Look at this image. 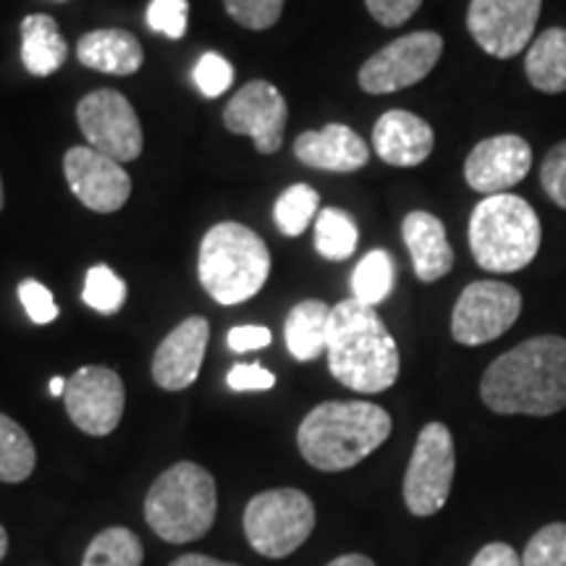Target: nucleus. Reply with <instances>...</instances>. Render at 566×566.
Masks as SVG:
<instances>
[{"mask_svg": "<svg viewBox=\"0 0 566 566\" xmlns=\"http://www.w3.org/2000/svg\"><path fill=\"white\" fill-rule=\"evenodd\" d=\"M443 38L438 32H412L388 42L363 63L357 80L370 95H388L422 82L441 61Z\"/></svg>", "mask_w": 566, "mask_h": 566, "instance_id": "obj_9", "label": "nucleus"}, {"mask_svg": "<svg viewBox=\"0 0 566 566\" xmlns=\"http://www.w3.org/2000/svg\"><path fill=\"white\" fill-rule=\"evenodd\" d=\"M317 208H321V195L307 184H294L275 202V226L286 237H300V233L307 231L310 223H315L317 212H321Z\"/></svg>", "mask_w": 566, "mask_h": 566, "instance_id": "obj_29", "label": "nucleus"}, {"mask_svg": "<svg viewBox=\"0 0 566 566\" xmlns=\"http://www.w3.org/2000/svg\"><path fill=\"white\" fill-rule=\"evenodd\" d=\"M315 530V504L296 488L258 493L244 509V535L265 558L292 556Z\"/></svg>", "mask_w": 566, "mask_h": 566, "instance_id": "obj_7", "label": "nucleus"}, {"mask_svg": "<svg viewBox=\"0 0 566 566\" xmlns=\"http://www.w3.org/2000/svg\"><path fill=\"white\" fill-rule=\"evenodd\" d=\"M226 384L231 391H268L275 386V375L258 363L233 365L226 375Z\"/></svg>", "mask_w": 566, "mask_h": 566, "instance_id": "obj_38", "label": "nucleus"}, {"mask_svg": "<svg viewBox=\"0 0 566 566\" xmlns=\"http://www.w3.org/2000/svg\"><path fill=\"white\" fill-rule=\"evenodd\" d=\"M38 464L32 438L19 422L0 415V483H24Z\"/></svg>", "mask_w": 566, "mask_h": 566, "instance_id": "obj_26", "label": "nucleus"}, {"mask_svg": "<svg viewBox=\"0 0 566 566\" xmlns=\"http://www.w3.org/2000/svg\"><path fill=\"white\" fill-rule=\"evenodd\" d=\"M229 17L247 30L263 32L271 30L275 21L281 19L283 3L286 0H223Z\"/></svg>", "mask_w": 566, "mask_h": 566, "instance_id": "obj_32", "label": "nucleus"}, {"mask_svg": "<svg viewBox=\"0 0 566 566\" xmlns=\"http://www.w3.org/2000/svg\"><path fill=\"white\" fill-rule=\"evenodd\" d=\"M273 342L271 331L265 325H237V328L229 331L226 336V344H229L231 352H254V349H265L268 344Z\"/></svg>", "mask_w": 566, "mask_h": 566, "instance_id": "obj_39", "label": "nucleus"}, {"mask_svg": "<svg viewBox=\"0 0 566 566\" xmlns=\"http://www.w3.org/2000/svg\"><path fill=\"white\" fill-rule=\"evenodd\" d=\"M527 82L537 92L562 95L566 92V30L551 27L530 42L525 55Z\"/></svg>", "mask_w": 566, "mask_h": 566, "instance_id": "obj_23", "label": "nucleus"}, {"mask_svg": "<svg viewBox=\"0 0 566 566\" xmlns=\"http://www.w3.org/2000/svg\"><path fill=\"white\" fill-rule=\"evenodd\" d=\"M533 168V147L520 134H495L478 142L464 160V179L470 189L493 197L520 184Z\"/></svg>", "mask_w": 566, "mask_h": 566, "instance_id": "obj_16", "label": "nucleus"}, {"mask_svg": "<svg viewBox=\"0 0 566 566\" xmlns=\"http://www.w3.org/2000/svg\"><path fill=\"white\" fill-rule=\"evenodd\" d=\"M202 289L218 304H242L265 286L271 275V252L260 233L242 223H218L205 233L200 244Z\"/></svg>", "mask_w": 566, "mask_h": 566, "instance_id": "obj_5", "label": "nucleus"}, {"mask_svg": "<svg viewBox=\"0 0 566 566\" xmlns=\"http://www.w3.org/2000/svg\"><path fill=\"white\" fill-rule=\"evenodd\" d=\"M359 242V229L354 218L342 208H325L315 218V250L325 260H349Z\"/></svg>", "mask_w": 566, "mask_h": 566, "instance_id": "obj_27", "label": "nucleus"}, {"mask_svg": "<svg viewBox=\"0 0 566 566\" xmlns=\"http://www.w3.org/2000/svg\"><path fill=\"white\" fill-rule=\"evenodd\" d=\"M195 84L205 97H221L233 84V66L223 55L205 53L195 66Z\"/></svg>", "mask_w": 566, "mask_h": 566, "instance_id": "obj_33", "label": "nucleus"}, {"mask_svg": "<svg viewBox=\"0 0 566 566\" xmlns=\"http://www.w3.org/2000/svg\"><path fill=\"white\" fill-rule=\"evenodd\" d=\"M396 265L386 250H373L359 260L352 273V300L367 307H378L394 292Z\"/></svg>", "mask_w": 566, "mask_h": 566, "instance_id": "obj_25", "label": "nucleus"}, {"mask_svg": "<svg viewBox=\"0 0 566 566\" xmlns=\"http://www.w3.org/2000/svg\"><path fill=\"white\" fill-rule=\"evenodd\" d=\"M76 122L92 150L126 163L137 160L145 147L137 111L116 90H97L76 105Z\"/></svg>", "mask_w": 566, "mask_h": 566, "instance_id": "obj_11", "label": "nucleus"}, {"mask_svg": "<svg viewBox=\"0 0 566 566\" xmlns=\"http://www.w3.org/2000/svg\"><path fill=\"white\" fill-rule=\"evenodd\" d=\"M401 237H405L407 250L412 254L417 279L422 283L441 281L443 275L451 273L454 250H451L443 223L438 221L433 212H409L405 223H401Z\"/></svg>", "mask_w": 566, "mask_h": 566, "instance_id": "obj_20", "label": "nucleus"}, {"mask_svg": "<svg viewBox=\"0 0 566 566\" xmlns=\"http://www.w3.org/2000/svg\"><path fill=\"white\" fill-rule=\"evenodd\" d=\"M522 566H566V522L537 530L522 554Z\"/></svg>", "mask_w": 566, "mask_h": 566, "instance_id": "obj_31", "label": "nucleus"}, {"mask_svg": "<svg viewBox=\"0 0 566 566\" xmlns=\"http://www.w3.org/2000/svg\"><path fill=\"white\" fill-rule=\"evenodd\" d=\"M370 17L384 27H401L420 11L422 0H365Z\"/></svg>", "mask_w": 566, "mask_h": 566, "instance_id": "obj_37", "label": "nucleus"}, {"mask_svg": "<svg viewBox=\"0 0 566 566\" xmlns=\"http://www.w3.org/2000/svg\"><path fill=\"white\" fill-rule=\"evenodd\" d=\"M541 187L551 202L566 210V139L556 142L543 158Z\"/></svg>", "mask_w": 566, "mask_h": 566, "instance_id": "obj_35", "label": "nucleus"}, {"mask_svg": "<svg viewBox=\"0 0 566 566\" xmlns=\"http://www.w3.org/2000/svg\"><path fill=\"white\" fill-rule=\"evenodd\" d=\"M289 105L281 90L271 82L254 80L244 84L223 111L226 129L233 134H250L258 153L273 155L283 145Z\"/></svg>", "mask_w": 566, "mask_h": 566, "instance_id": "obj_14", "label": "nucleus"}, {"mask_svg": "<svg viewBox=\"0 0 566 566\" xmlns=\"http://www.w3.org/2000/svg\"><path fill=\"white\" fill-rule=\"evenodd\" d=\"M216 480L205 467L179 462L155 480L145 499V520L160 541L192 543L216 522Z\"/></svg>", "mask_w": 566, "mask_h": 566, "instance_id": "obj_6", "label": "nucleus"}, {"mask_svg": "<svg viewBox=\"0 0 566 566\" xmlns=\"http://www.w3.org/2000/svg\"><path fill=\"white\" fill-rule=\"evenodd\" d=\"M171 566H237V564L218 562V558H210V556H202V554H187V556L176 558Z\"/></svg>", "mask_w": 566, "mask_h": 566, "instance_id": "obj_41", "label": "nucleus"}, {"mask_svg": "<svg viewBox=\"0 0 566 566\" xmlns=\"http://www.w3.org/2000/svg\"><path fill=\"white\" fill-rule=\"evenodd\" d=\"M328 323L331 307L321 300H307L292 307L283 325V336L294 359L300 363H313V359L325 354L328 346Z\"/></svg>", "mask_w": 566, "mask_h": 566, "instance_id": "obj_24", "label": "nucleus"}, {"mask_svg": "<svg viewBox=\"0 0 566 566\" xmlns=\"http://www.w3.org/2000/svg\"><path fill=\"white\" fill-rule=\"evenodd\" d=\"M457 472L451 430L443 422H428L417 436L405 475V501L415 516H433L449 501Z\"/></svg>", "mask_w": 566, "mask_h": 566, "instance_id": "obj_8", "label": "nucleus"}, {"mask_svg": "<svg viewBox=\"0 0 566 566\" xmlns=\"http://www.w3.org/2000/svg\"><path fill=\"white\" fill-rule=\"evenodd\" d=\"M543 226L533 205L516 195H493L470 216V250L488 273L525 271L541 252Z\"/></svg>", "mask_w": 566, "mask_h": 566, "instance_id": "obj_4", "label": "nucleus"}, {"mask_svg": "<svg viewBox=\"0 0 566 566\" xmlns=\"http://www.w3.org/2000/svg\"><path fill=\"white\" fill-rule=\"evenodd\" d=\"M328 370L338 384L357 394L388 391L399 378V349L375 307L344 300L331 307Z\"/></svg>", "mask_w": 566, "mask_h": 566, "instance_id": "obj_2", "label": "nucleus"}, {"mask_svg": "<svg viewBox=\"0 0 566 566\" xmlns=\"http://www.w3.org/2000/svg\"><path fill=\"white\" fill-rule=\"evenodd\" d=\"M543 0H470L467 30L493 59L509 61L533 42Z\"/></svg>", "mask_w": 566, "mask_h": 566, "instance_id": "obj_12", "label": "nucleus"}, {"mask_svg": "<svg viewBox=\"0 0 566 566\" xmlns=\"http://www.w3.org/2000/svg\"><path fill=\"white\" fill-rule=\"evenodd\" d=\"M210 342V323L200 315L187 317L163 338L153 357V378L166 391H184L200 375L205 349Z\"/></svg>", "mask_w": 566, "mask_h": 566, "instance_id": "obj_17", "label": "nucleus"}, {"mask_svg": "<svg viewBox=\"0 0 566 566\" xmlns=\"http://www.w3.org/2000/svg\"><path fill=\"white\" fill-rule=\"evenodd\" d=\"M187 0H153L150 9H147V24H150V30L163 32L171 40L184 38V32H187Z\"/></svg>", "mask_w": 566, "mask_h": 566, "instance_id": "obj_34", "label": "nucleus"}, {"mask_svg": "<svg viewBox=\"0 0 566 566\" xmlns=\"http://www.w3.org/2000/svg\"><path fill=\"white\" fill-rule=\"evenodd\" d=\"M296 160L317 171L352 174L367 166L370 147L357 132L344 124H328L321 132H304L294 142Z\"/></svg>", "mask_w": 566, "mask_h": 566, "instance_id": "obj_19", "label": "nucleus"}, {"mask_svg": "<svg viewBox=\"0 0 566 566\" xmlns=\"http://www.w3.org/2000/svg\"><path fill=\"white\" fill-rule=\"evenodd\" d=\"M82 300L87 307L101 315H113L122 310L126 302V283L118 273H113L108 265H92L84 275Z\"/></svg>", "mask_w": 566, "mask_h": 566, "instance_id": "obj_30", "label": "nucleus"}, {"mask_svg": "<svg viewBox=\"0 0 566 566\" xmlns=\"http://www.w3.org/2000/svg\"><path fill=\"white\" fill-rule=\"evenodd\" d=\"M76 59L87 69L113 76L137 74L145 63V51L139 40L126 30H95L87 32L76 45Z\"/></svg>", "mask_w": 566, "mask_h": 566, "instance_id": "obj_21", "label": "nucleus"}, {"mask_svg": "<svg viewBox=\"0 0 566 566\" xmlns=\"http://www.w3.org/2000/svg\"><path fill=\"white\" fill-rule=\"evenodd\" d=\"M19 302H21V307H24V313L30 315V321L38 325L53 323L61 313L59 304H55V300H53L51 289L42 286V283L34 279H27L19 283Z\"/></svg>", "mask_w": 566, "mask_h": 566, "instance_id": "obj_36", "label": "nucleus"}, {"mask_svg": "<svg viewBox=\"0 0 566 566\" xmlns=\"http://www.w3.org/2000/svg\"><path fill=\"white\" fill-rule=\"evenodd\" d=\"M63 174L76 200L95 212L122 210L132 195V179L122 163L90 145L71 147L63 158Z\"/></svg>", "mask_w": 566, "mask_h": 566, "instance_id": "obj_15", "label": "nucleus"}, {"mask_svg": "<svg viewBox=\"0 0 566 566\" xmlns=\"http://www.w3.org/2000/svg\"><path fill=\"white\" fill-rule=\"evenodd\" d=\"M0 210H3V181H0Z\"/></svg>", "mask_w": 566, "mask_h": 566, "instance_id": "obj_45", "label": "nucleus"}, {"mask_svg": "<svg viewBox=\"0 0 566 566\" xmlns=\"http://www.w3.org/2000/svg\"><path fill=\"white\" fill-rule=\"evenodd\" d=\"M69 59V45L53 17L32 13L21 21V61L32 76H51Z\"/></svg>", "mask_w": 566, "mask_h": 566, "instance_id": "obj_22", "label": "nucleus"}, {"mask_svg": "<svg viewBox=\"0 0 566 566\" xmlns=\"http://www.w3.org/2000/svg\"><path fill=\"white\" fill-rule=\"evenodd\" d=\"M522 315V294L504 281H475L459 294L451 313V336L462 346L495 342Z\"/></svg>", "mask_w": 566, "mask_h": 566, "instance_id": "obj_10", "label": "nucleus"}, {"mask_svg": "<svg viewBox=\"0 0 566 566\" xmlns=\"http://www.w3.org/2000/svg\"><path fill=\"white\" fill-rule=\"evenodd\" d=\"M63 405L71 422L87 436H108L124 417V380L111 367L87 365L69 378Z\"/></svg>", "mask_w": 566, "mask_h": 566, "instance_id": "obj_13", "label": "nucleus"}, {"mask_svg": "<svg viewBox=\"0 0 566 566\" xmlns=\"http://www.w3.org/2000/svg\"><path fill=\"white\" fill-rule=\"evenodd\" d=\"M328 566H375V564H373V558H367L363 554H346V556L334 558Z\"/></svg>", "mask_w": 566, "mask_h": 566, "instance_id": "obj_42", "label": "nucleus"}, {"mask_svg": "<svg viewBox=\"0 0 566 566\" xmlns=\"http://www.w3.org/2000/svg\"><path fill=\"white\" fill-rule=\"evenodd\" d=\"M470 566H522V558L509 543H488Z\"/></svg>", "mask_w": 566, "mask_h": 566, "instance_id": "obj_40", "label": "nucleus"}, {"mask_svg": "<svg viewBox=\"0 0 566 566\" xmlns=\"http://www.w3.org/2000/svg\"><path fill=\"white\" fill-rule=\"evenodd\" d=\"M375 155L388 166L415 168L430 158L436 134L424 118L409 111H388L373 126Z\"/></svg>", "mask_w": 566, "mask_h": 566, "instance_id": "obj_18", "label": "nucleus"}, {"mask_svg": "<svg viewBox=\"0 0 566 566\" xmlns=\"http://www.w3.org/2000/svg\"><path fill=\"white\" fill-rule=\"evenodd\" d=\"M391 436V415L370 401H323L307 412L296 443L300 454L321 472L357 467Z\"/></svg>", "mask_w": 566, "mask_h": 566, "instance_id": "obj_3", "label": "nucleus"}, {"mask_svg": "<svg viewBox=\"0 0 566 566\" xmlns=\"http://www.w3.org/2000/svg\"><path fill=\"white\" fill-rule=\"evenodd\" d=\"M66 384H69L66 378H53L51 380V394L53 396H63V394H66Z\"/></svg>", "mask_w": 566, "mask_h": 566, "instance_id": "obj_43", "label": "nucleus"}, {"mask_svg": "<svg viewBox=\"0 0 566 566\" xmlns=\"http://www.w3.org/2000/svg\"><path fill=\"white\" fill-rule=\"evenodd\" d=\"M495 415L551 417L566 409V338L535 336L501 354L480 380Z\"/></svg>", "mask_w": 566, "mask_h": 566, "instance_id": "obj_1", "label": "nucleus"}, {"mask_svg": "<svg viewBox=\"0 0 566 566\" xmlns=\"http://www.w3.org/2000/svg\"><path fill=\"white\" fill-rule=\"evenodd\" d=\"M145 548L129 527H108L84 551L82 566H142Z\"/></svg>", "mask_w": 566, "mask_h": 566, "instance_id": "obj_28", "label": "nucleus"}, {"mask_svg": "<svg viewBox=\"0 0 566 566\" xmlns=\"http://www.w3.org/2000/svg\"><path fill=\"white\" fill-rule=\"evenodd\" d=\"M6 554H9V533H6V527L0 525V562H3Z\"/></svg>", "mask_w": 566, "mask_h": 566, "instance_id": "obj_44", "label": "nucleus"}]
</instances>
